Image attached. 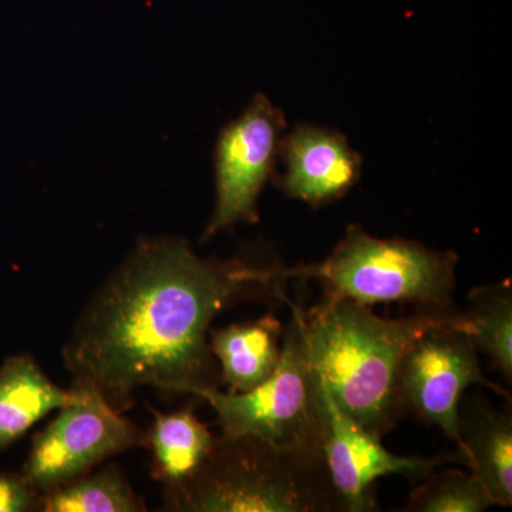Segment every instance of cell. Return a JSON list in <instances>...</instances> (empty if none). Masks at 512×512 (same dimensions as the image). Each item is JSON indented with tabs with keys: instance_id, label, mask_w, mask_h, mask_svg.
<instances>
[{
	"instance_id": "cell-1",
	"label": "cell",
	"mask_w": 512,
	"mask_h": 512,
	"mask_svg": "<svg viewBox=\"0 0 512 512\" xmlns=\"http://www.w3.org/2000/svg\"><path fill=\"white\" fill-rule=\"evenodd\" d=\"M285 269L258 249L201 258L183 238L140 239L84 306L63 365L121 413L138 387L204 400L222 384L211 323L238 303L286 305Z\"/></svg>"
},
{
	"instance_id": "cell-2",
	"label": "cell",
	"mask_w": 512,
	"mask_h": 512,
	"mask_svg": "<svg viewBox=\"0 0 512 512\" xmlns=\"http://www.w3.org/2000/svg\"><path fill=\"white\" fill-rule=\"evenodd\" d=\"M309 362L330 399L357 424L383 439L403 412L397 377L404 353L427 330L458 326L468 333L463 312L417 309L406 318H382L370 306L325 298L299 308Z\"/></svg>"
},
{
	"instance_id": "cell-3",
	"label": "cell",
	"mask_w": 512,
	"mask_h": 512,
	"mask_svg": "<svg viewBox=\"0 0 512 512\" xmlns=\"http://www.w3.org/2000/svg\"><path fill=\"white\" fill-rule=\"evenodd\" d=\"M180 512L339 511L325 463L252 436L215 440L194 476L164 490Z\"/></svg>"
},
{
	"instance_id": "cell-4",
	"label": "cell",
	"mask_w": 512,
	"mask_h": 512,
	"mask_svg": "<svg viewBox=\"0 0 512 512\" xmlns=\"http://www.w3.org/2000/svg\"><path fill=\"white\" fill-rule=\"evenodd\" d=\"M458 258L403 238L380 239L350 225L328 258L288 268V279L315 281L325 298L360 305L410 303L427 311H456L454 289Z\"/></svg>"
},
{
	"instance_id": "cell-5",
	"label": "cell",
	"mask_w": 512,
	"mask_h": 512,
	"mask_svg": "<svg viewBox=\"0 0 512 512\" xmlns=\"http://www.w3.org/2000/svg\"><path fill=\"white\" fill-rule=\"evenodd\" d=\"M291 319L282 335V355L274 375L248 393L208 394L221 437L252 436L279 450L322 460L320 393L322 382L309 362L299 308L286 303Z\"/></svg>"
},
{
	"instance_id": "cell-6",
	"label": "cell",
	"mask_w": 512,
	"mask_h": 512,
	"mask_svg": "<svg viewBox=\"0 0 512 512\" xmlns=\"http://www.w3.org/2000/svg\"><path fill=\"white\" fill-rule=\"evenodd\" d=\"M76 396L33 439L23 476L39 493L92 471L107 458L144 447V433L96 387L73 380Z\"/></svg>"
},
{
	"instance_id": "cell-7",
	"label": "cell",
	"mask_w": 512,
	"mask_h": 512,
	"mask_svg": "<svg viewBox=\"0 0 512 512\" xmlns=\"http://www.w3.org/2000/svg\"><path fill=\"white\" fill-rule=\"evenodd\" d=\"M483 386L510 400L503 387L485 379L478 350L468 333L458 326H441L419 336L400 363L397 397L403 416L413 414L421 423L439 427L457 444L464 458L460 436V403L468 387Z\"/></svg>"
},
{
	"instance_id": "cell-8",
	"label": "cell",
	"mask_w": 512,
	"mask_h": 512,
	"mask_svg": "<svg viewBox=\"0 0 512 512\" xmlns=\"http://www.w3.org/2000/svg\"><path fill=\"white\" fill-rule=\"evenodd\" d=\"M285 127L284 111L256 94L248 109L221 131L215 148L217 202L202 242L234 225L258 222L259 197L275 175Z\"/></svg>"
},
{
	"instance_id": "cell-9",
	"label": "cell",
	"mask_w": 512,
	"mask_h": 512,
	"mask_svg": "<svg viewBox=\"0 0 512 512\" xmlns=\"http://www.w3.org/2000/svg\"><path fill=\"white\" fill-rule=\"evenodd\" d=\"M320 439L330 487L339 511L343 512L377 511L375 484L379 478L399 474L419 483L436 468L451 463L464 464L460 454L403 457L390 453L383 446L382 439L340 412L323 383L320 393Z\"/></svg>"
},
{
	"instance_id": "cell-10",
	"label": "cell",
	"mask_w": 512,
	"mask_h": 512,
	"mask_svg": "<svg viewBox=\"0 0 512 512\" xmlns=\"http://www.w3.org/2000/svg\"><path fill=\"white\" fill-rule=\"evenodd\" d=\"M284 173L276 185L286 197L320 208L345 197L362 173V157L330 128L299 124L282 138Z\"/></svg>"
},
{
	"instance_id": "cell-11",
	"label": "cell",
	"mask_w": 512,
	"mask_h": 512,
	"mask_svg": "<svg viewBox=\"0 0 512 512\" xmlns=\"http://www.w3.org/2000/svg\"><path fill=\"white\" fill-rule=\"evenodd\" d=\"M464 458L498 507L512 505V416L510 404L495 409L476 394L460 403Z\"/></svg>"
},
{
	"instance_id": "cell-12",
	"label": "cell",
	"mask_w": 512,
	"mask_h": 512,
	"mask_svg": "<svg viewBox=\"0 0 512 512\" xmlns=\"http://www.w3.org/2000/svg\"><path fill=\"white\" fill-rule=\"evenodd\" d=\"M282 335L284 325L271 313L211 330V349L229 392H251L274 375L281 360Z\"/></svg>"
},
{
	"instance_id": "cell-13",
	"label": "cell",
	"mask_w": 512,
	"mask_h": 512,
	"mask_svg": "<svg viewBox=\"0 0 512 512\" xmlns=\"http://www.w3.org/2000/svg\"><path fill=\"white\" fill-rule=\"evenodd\" d=\"M76 396L73 387L57 386L29 355L10 356L0 366V450L18 441L53 410Z\"/></svg>"
},
{
	"instance_id": "cell-14",
	"label": "cell",
	"mask_w": 512,
	"mask_h": 512,
	"mask_svg": "<svg viewBox=\"0 0 512 512\" xmlns=\"http://www.w3.org/2000/svg\"><path fill=\"white\" fill-rule=\"evenodd\" d=\"M215 440L191 409L156 413L144 434V447L153 453V477L165 488L184 483L197 473Z\"/></svg>"
},
{
	"instance_id": "cell-15",
	"label": "cell",
	"mask_w": 512,
	"mask_h": 512,
	"mask_svg": "<svg viewBox=\"0 0 512 512\" xmlns=\"http://www.w3.org/2000/svg\"><path fill=\"white\" fill-rule=\"evenodd\" d=\"M37 511L143 512L147 507L120 468L107 466L40 493Z\"/></svg>"
},
{
	"instance_id": "cell-16",
	"label": "cell",
	"mask_w": 512,
	"mask_h": 512,
	"mask_svg": "<svg viewBox=\"0 0 512 512\" xmlns=\"http://www.w3.org/2000/svg\"><path fill=\"white\" fill-rule=\"evenodd\" d=\"M468 336L491 366L512 382V285L480 286L468 293V308L463 312Z\"/></svg>"
},
{
	"instance_id": "cell-17",
	"label": "cell",
	"mask_w": 512,
	"mask_h": 512,
	"mask_svg": "<svg viewBox=\"0 0 512 512\" xmlns=\"http://www.w3.org/2000/svg\"><path fill=\"white\" fill-rule=\"evenodd\" d=\"M416 484L404 512H483L495 507L473 471L439 467Z\"/></svg>"
},
{
	"instance_id": "cell-18",
	"label": "cell",
	"mask_w": 512,
	"mask_h": 512,
	"mask_svg": "<svg viewBox=\"0 0 512 512\" xmlns=\"http://www.w3.org/2000/svg\"><path fill=\"white\" fill-rule=\"evenodd\" d=\"M40 493L23 474L0 473V512L37 511Z\"/></svg>"
}]
</instances>
